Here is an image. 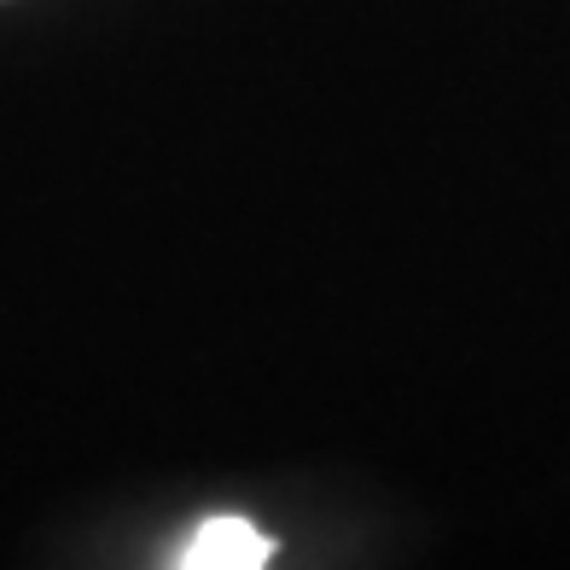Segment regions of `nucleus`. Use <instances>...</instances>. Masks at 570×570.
<instances>
[{
	"label": "nucleus",
	"mask_w": 570,
	"mask_h": 570,
	"mask_svg": "<svg viewBox=\"0 0 570 570\" xmlns=\"http://www.w3.org/2000/svg\"><path fill=\"white\" fill-rule=\"evenodd\" d=\"M268 559H274V541L256 524H245V518H204L193 541L180 548L187 570H256Z\"/></svg>",
	"instance_id": "nucleus-1"
}]
</instances>
